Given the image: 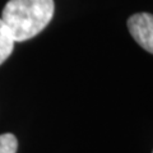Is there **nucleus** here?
I'll return each mask as SVG.
<instances>
[{"label":"nucleus","instance_id":"nucleus-2","mask_svg":"<svg viewBox=\"0 0 153 153\" xmlns=\"http://www.w3.org/2000/svg\"><path fill=\"white\" fill-rule=\"evenodd\" d=\"M128 30L139 46L153 54V16L137 13L128 19Z\"/></svg>","mask_w":153,"mask_h":153},{"label":"nucleus","instance_id":"nucleus-3","mask_svg":"<svg viewBox=\"0 0 153 153\" xmlns=\"http://www.w3.org/2000/svg\"><path fill=\"white\" fill-rule=\"evenodd\" d=\"M14 44L16 41L13 40V36L0 18V65L10 56L14 49Z\"/></svg>","mask_w":153,"mask_h":153},{"label":"nucleus","instance_id":"nucleus-1","mask_svg":"<svg viewBox=\"0 0 153 153\" xmlns=\"http://www.w3.org/2000/svg\"><path fill=\"white\" fill-rule=\"evenodd\" d=\"M55 10L54 0H9L1 21L16 42L27 41L49 25Z\"/></svg>","mask_w":153,"mask_h":153},{"label":"nucleus","instance_id":"nucleus-4","mask_svg":"<svg viewBox=\"0 0 153 153\" xmlns=\"http://www.w3.org/2000/svg\"><path fill=\"white\" fill-rule=\"evenodd\" d=\"M18 140L10 133L0 135V153H17Z\"/></svg>","mask_w":153,"mask_h":153}]
</instances>
